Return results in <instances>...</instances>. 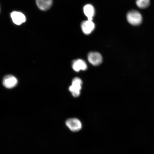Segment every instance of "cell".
I'll use <instances>...</instances> for the list:
<instances>
[{"instance_id":"obj_10","label":"cell","mask_w":154,"mask_h":154,"mask_svg":"<svg viewBox=\"0 0 154 154\" xmlns=\"http://www.w3.org/2000/svg\"><path fill=\"white\" fill-rule=\"evenodd\" d=\"M84 12L88 20H92L95 14V10L94 7L91 5L88 4L84 7Z\"/></svg>"},{"instance_id":"obj_11","label":"cell","mask_w":154,"mask_h":154,"mask_svg":"<svg viewBox=\"0 0 154 154\" xmlns=\"http://www.w3.org/2000/svg\"><path fill=\"white\" fill-rule=\"evenodd\" d=\"M136 4L139 8L145 9L149 7L150 4V0H136Z\"/></svg>"},{"instance_id":"obj_9","label":"cell","mask_w":154,"mask_h":154,"mask_svg":"<svg viewBox=\"0 0 154 154\" xmlns=\"http://www.w3.org/2000/svg\"><path fill=\"white\" fill-rule=\"evenodd\" d=\"M36 2L39 9L42 11H45L51 7L53 0H36Z\"/></svg>"},{"instance_id":"obj_7","label":"cell","mask_w":154,"mask_h":154,"mask_svg":"<svg viewBox=\"0 0 154 154\" xmlns=\"http://www.w3.org/2000/svg\"><path fill=\"white\" fill-rule=\"evenodd\" d=\"M82 32L86 35L91 34L95 28V25L92 20H88L82 23Z\"/></svg>"},{"instance_id":"obj_5","label":"cell","mask_w":154,"mask_h":154,"mask_svg":"<svg viewBox=\"0 0 154 154\" xmlns=\"http://www.w3.org/2000/svg\"><path fill=\"white\" fill-rule=\"evenodd\" d=\"M11 18L14 23L17 25H20L26 22V17L22 13L14 11L11 13Z\"/></svg>"},{"instance_id":"obj_2","label":"cell","mask_w":154,"mask_h":154,"mask_svg":"<svg viewBox=\"0 0 154 154\" xmlns=\"http://www.w3.org/2000/svg\"><path fill=\"white\" fill-rule=\"evenodd\" d=\"M82 84V80L78 77H76L72 80V85L69 87V90L74 97H78L80 95Z\"/></svg>"},{"instance_id":"obj_3","label":"cell","mask_w":154,"mask_h":154,"mask_svg":"<svg viewBox=\"0 0 154 154\" xmlns=\"http://www.w3.org/2000/svg\"><path fill=\"white\" fill-rule=\"evenodd\" d=\"M66 125L69 129L73 132L79 131L82 128L81 122L76 118L68 119L66 121Z\"/></svg>"},{"instance_id":"obj_6","label":"cell","mask_w":154,"mask_h":154,"mask_svg":"<svg viewBox=\"0 0 154 154\" xmlns=\"http://www.w3.org/2000/svg\"><path fill=\"white\" fill-rule=\"evenodd\" d=\"M3 83L5 88H12L17 85L18 80L14 76L11 75H7L4 78Z\"/></svg>"},{"instance_id":"obj_1","label":"cell","mask_w":154,"mask_h":154,"mask_svg":"<svg viewBox=\"0 0 154 154\" xmlns=\"http://www.w3.org/2000/svg\"><path fill=\"white\" fill-rule=\"evenodd\" d=\"M127 19L131 24L137 26L141 23L142 17L139 11L132 10L129 11L127 15Z\"/></svg>"},{"instance_id":"obj_4","label":"cell","mask_w":154,"mask_h":154,"mask_svg":"<svg viewBox=\"0 0 154 154\" xmlns=\"http://www.w3.org/2000/svg\"><path fill=\"white\" fill-rule=\"evenodd\" d=\"M88 60L94 66H98L103 61V57L101 54L96 52H90L88 55Z\"/></svg>"},{"instance_id":"obj_8","label":"cell","mask_w":154,"mask_h":154,"mask_svg":"<svg viewBox=\"0 0 154 154\" xmlns=\"http://www.w3.org/2000/svg\"><path fill=\"white\" fill-rule=\"evenodd\" d=\"M72 66L73 70L76 72H79L80 70H86L88 68L87 65L85 61L80 59L73 61Z\"/></svg>"}]
</instances>
